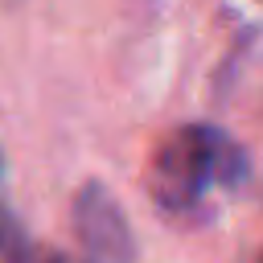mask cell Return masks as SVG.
I'll return each instance as SVG.
<instances>
[{
	"instance_id": "6da1fadb",
	"label": "cell",
	"mask_w": 263,
	"mask_h": 263,
	"mask_svg": "<svg viewBox=\"0 0 263 263\" xmlns=\"http://www.w3.org/2000/svg\"><path fill=\"white\" fill-rule=\"evenodd\" d=\"M247 177V152L222 127H177L156 144L148 164V189L164 210H189L218 185H238Z\"/></svg>"
},
{
	"instance_id": "7a4b0ae2",
	"label": "cell",
	"mask_w": 263,
	"mask_h": 263,
	"mask_svg": "<svg viewBox=\"0 0 263 263\" xmlns=\"http://www.w3.org/2000/svg\"><path fill=\"white\" fill-rule=\"evenodd\" d=\"M74 234L82 242L86 263H136V238L132 226L111 197L107 185L90 181L74 197Z\"/></svg>"
},
{
	"instance_id": "3957f363",
	"label": "cell",
	"mask_w": 263,
	"mask_h": 263,
	"mask_svg": "<svg viewBox=\"0 0 263 263\" xmlns=\"http://www.w3.org/2000/svg\"><path fill=\"white\" fill-rule=\"evenodd\" d=\"M8 263H74V259L62 255V251H53V247H41V242H21L8 255Z\"/></svg>"
},
{
	"instance_id": "277c9868",
	"label": "cell",
	"mask_w": 263,
	"mask_h": 263,
	"mask_svg": "<svg viewBox=\"0 0 263 263\" xmlns=\"http://www.w3.org/2000/svg\"><path fill=\"white\" fill-rule=\"evenodd\" d=\"M21 242H25V238H21V226L12 222V214H8V210H0V255L8 259Z\"/></svg>"
},
{
	"instance_id": "5b68a950",
	"label": "cell",
	"mask_w": 263,
	"mask_h": 263,
	"mask_svg": "<svg viewBox=\"0 0 263 263\" xmlns=\"http://www.w3.org/2000/svg\"><path fill=\"white\" fill-rule=\"evenodd\" d=\"M0 181H4V152H0Z\"/></svg>"
}]
</instances>
